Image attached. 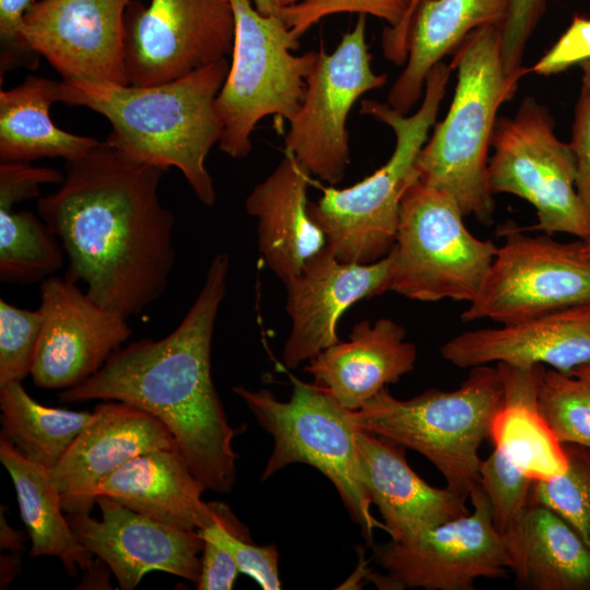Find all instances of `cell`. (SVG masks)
<instances>
[{
    "instance_id": "cell-1",
    "label": "cell",
    "mask_w": 590,
    "mask_h": 590,
    "mask_svg": "<svg viewBox=\"0 0 590 590\" xmlns=\"http://www.w3.org/2000/svg\"><path fill=\"white\" fill-rule=\"evenodd\" d=\"M166 172L104 141L66 161L58 189L37 199L68 257L66 278L127 318L165 293L174 269L175 217L158 197Z\"/></svg>"
},
{
    "instance_id": "cell-2",
    "label": "cell",
    "mask_w": 590,
    "mask_h": 590,
    "mask_svg": "<svg viewBox=\"0 0 590 590\" xmlns=\"http://www.w3.org/2000/svg\"><path fill=\"white\" fill-rule=\"evenodd\" d=\"M229 257L212 259L181 322L166 337L117 350L92 377L61 391L62 402L114 400L158 420L205 489L228 493L236 480L235 430L211 375V344L225 297Z\"/></svg>"
},
{
    "instance_id": "cell-3",
    "label": "cell",
    "mask_w": 590,
    "mask_h": 590,
    "mask_svg": "<svg viewBox=\"0 0 590 590\" xmlns=\"http://www.w3.org/2000/svg\"><path fill=\"white\" fill-rule=\"evenodd\" d=\"M228 70L227 58H222L156 85L60 81L58 102L104 116L111 126L106 143L139 162L165 170L176 167L196 197L212 206L216 192L205 161L221 139L214 101Z\"/></svg>"
},
{
    "instance_id": "cell-4",
    "label": "cell",
    "mask_w": 590,
    "mask_h": 590,
    "mask_svg": "<svg viewBox=\"0 0 590 590\" xmlns=\"http://www.w3.org/2000/svg\"><path fill=\"white\" fill-rule=\"evenodd\" d=\"M499 25L472 31L453 52L455 95L442 121L422 148L415 170L425 185L449 194L464 216L493 223L495 203L487 181L488 150L499 107L512 98L519 80L507 75Z\"/></svg>"
},
{
    "instance_id": "cell-5",
    "label": "cell",
    "mask_w": 590,
    "mask_h": 590,
    "mask_svg": "<svg viewBox=\"0 0 590 590\" xmlns=\"http://www.w3.org/2000/svg\"><path fill=\"white\" fill-rule=\"evenodd\" d=\"M450 64L437 63L427 74L418 109L401 114L387 103L363 99L359 113L389 126L396 135L390 158L357 184L324 187L308 203L311 220L324 234L326 247L343 262L373 263L394 246L401 200L417 179L415 163L434 126L451 74Z\"/></svg>"
},
{
    "instance_id": "cell-6",
    "label": "cell",
    "mask_w": 590,
    "mask_h": 590,
    "mask_svg": "<svg viewBox=\"0 0 590 590\" xmlns=\"http://www.w3.org/2000/svg\"><path fill=\"white\" fill-rule=\"evenodd\" d=\"M503 394L499 367L482 365L471 368L451 391L433 388L401 400L386 387L354 411V420L361 429L425 457L441 473L446 486L469 498L479 484V450L488 438Z\"/></svg>"
},
{
    "instance_id": "cell-7",
    "label": "cell",
    "mask_w": 590,
    "mask_h": 590,
    "mask_svg": "<svg viewBox=\"0 0 590 590\" xmlns=\"http://www.w3.org/2000/svg\"><path fill=\"white\" fill-rule=\"evenodd\" d=\"M291 380L293 389L287 401L279 400L268 389L233 388L274 441L261 480L293 463L316 468L332 482L367 545L373 546L374 531L387 532V528L370 511L357 442L361 428L354 411L316 382L293 376Z\"/></svg>"
},
{
    "instance_id": "cell-8",
    "label": "cell",
    "mask_w": 590,
    "mask_h": 590,
    "mask_svg": "<svg viewBox=\"0 0 590 590\" xmlns=\"http://www.w3.org/2000/svg\"><path fill=\"white\" fill-rule=\"evenodd\" d=\"M235 15L232 63L214 101L222 126L219 148L234 158L252 150L251 134L269 115L290 120L306 93L318 50L296 56L299 42L280 15L259 13L251 0H231Z\"/></svg>"
},
{
    "instance_id": "cell-9",
    "label": "cell",
    "mask_w": 590,
    "mask_h": 590,
    "mask_svg": "<svg viewBox=\"0 0 590 590\" xmlns=\"http://www.w3.org/2000/svg\"><path fill=\"white\" fill-rule=\"evenodd\" d=\"M446 192L418 179L401 200L388 292L420 302H472L497 252L473 236Z\"/></svg>"
},
{
    "instance_id": "cell-10",
    "label": "cell",
    "mask_w": 590,
    "mask_h": 590,
    "mask_svg": "<svg viewBox=\"0 0 590 590\" xmlns=\"http://www.w3.org/2000/svg\"><path fill=\"white\" fill-rule=\"evenodd\" d=\"M554 127L550 110L531 96L521 101L514 116L497 117L488 187L493 194L510 193L533 205L538 222L529 229L586 239L590 217L575 187L576 158Z\"/></svg>"
},
{
    "instance_id": "cell-11",
    "label": "cell",
    "mask_w": 590,
    "mask_h": 590,
    "mask_svg": "<svg viewBox=\"0 0 590 590\" xmlns=\"http://www.w3.org/2000/svg\"><path fill=\"white\" fill-rule=\"evenodd\" d=\"M505 240L461 320L515 323L574 305L590 303V258L581 239L560 243L531 236L514 223L503 226Z\"/></svg>"
},
{
    "instance_id": "cell-12",
    "label": "cell",
    "mask_w": 590,
    "mask_h": 590,
    "mask_svg": "<svg viewBox=\"0 0 590 590\" xmlns=\"http://www.w3.org/2000/svg\"><path fill=\"white\" fill-rule=\"evenodd\" d=\"M472 509L411 539L373 545L384 573L365 576L381 590H473L477 579L508 575L503 535L493 523L488 498L480 484L469 494Z\"/></svg>"
},
{
    "instance_id": "cell-13",
    "label": "cell",
    "mask_w": 590,
    "mask_h": 590,
    "mask_svg": "<svg viewBox=\"0 0 590 590\" xmlns=\"http://www.w3.org/2000/svg\"><path fill=\"white\" fill-rule=\"evenodd\" d=\"M366 43V15L317 60L306 76V93L299 109L288 120L284 152L292 154L309 174L330 185L344 177L350 164L346 121L356 101L387 82L386 73H375Z\"/></svg>"
},
{
    "instance_id": "cell-14",
    "label": "cell",
    "mask_w": 590,
    "mask_h": 590,
    "mask_svg": "<svg viewBox=\"0 0 590 590\" xmlns=\"http://www.w3.org/2000/svg\"><path fill=\"white\" fill-rule=\"evenodd\" d=\"M231 0L130 1L125 15L128 83L148 86L184 78L233 51Z\"/></svg>"
},
{
    "instance_id": "cell-15",
    "label": "cell",
    "mask_w": 590,
    "mask_h": 590,
    "mask_svg": "<svg viewBox=\"0 0 590 590\" xmlns=\"http://www.w3.org/2000/svg\"><path fill=\"white\" fill-rule=\"evenodd\" d=\"M40 335L31 369L37 387L69 389L95 375L132 334L128 318L79 288L49 276L40 282Z\"/></svg>"
},
{
    "instance_id": "cell-16",
    "label": "cell",
    "mask_w": 590,
    "mask_h": 590,
    "mask_svg": "<svg viewBox=\"0 0 590 590\" xmlns=\"http://www.w3.org/2000/svg\"><path fill=\"white\" fill-rule=\"evenodd\" d=\"M131 0H39L22 36L67 83L126 85L125 15Z\"/></svg>"
},
{
    "instance_id": "cell-17",
    "label": "cell",
    "mask_w": 590,
    "mask_h": 590,
    "mask_svg": "<svg viewBox=\"0 0 590 590\" xmlns=\"http://www.w3.org/2000/svg\"><path fill=\"white\" fill-rule=\"evenodd\" d=\"M95 503L101 520L87 512L67 518L81 543L109 567L121 589H134L153 570L198 581L203 539L197 530L167 524L106 495H97Z\"/></svg>"
},
{
    "instance_id": "cell-18",
    "label": "cell",
    "mask_w": 590,
    "mask_h": 590,
    "mask_svg": "<svg viewBox=\"0 0 590 590\" xmlns=\"http://www.w3.org/2000/svg\"><path fill=\"white\" fill-rule=\"evenodd\" d=\"M391 257L373 263L339 260L324 247L286 281L291 331L282 358L290 369L338 343L341 316L356 302L388 292Z\"/></svg>"
},
{
    "instance_id": "cell-19",
    "label": "cell",
    "mask_w": 590,
    "mask_h": 590,
    "mask_svg": "<svg viewBox=\"0 0 590 590\" xmlns=\"http://www.w3.org/2000/svg\"><path fill=\"white\" fill-rule=\"evenodd\" d=\"M177 446L151 414L114 400L97 404L83 430L50 470L68 514H90L98 484L137 456Z\"/></svg>"
},
{
    "instance_id": "cell-20",
    "label": "cell",
    "mask_w": 590,
    "mask_h": 590,
    "mask_svg": "<svg viewBox=\"0 0 590 590\" xmlns=\"http://www.w3.org/2000/svg\"><path fill=\"white\" fill-rule=\"evenodd\" d=\"M440 355L459 368L503 363L543 365L567 373L590 362V303L497 328L465 331L447 341Z\"/></svg>"
},
{
    "instance_id": "cell-21",
    "label": "cell",
    "mask_w": 590,
    "mask_h": 590,
    "mask_svg": "<svg viewBox=\"0 0 590 590\" xmlns=\"http://www.w3.org/2000/svg\"><path fill=\"white\" fill-rule=\"evenodd\" d=\"M357 442L367 492L391 540L411 539L470 511L465 495L420 477L408 463L403 446L363 429Z\"/></svg>"
},
{
    "instance_id": "cell-22",
    "label": "cell",
    "mask_w": 590,
    "mask_h": 590,
    "mask_svg": "<svg viewBox=\"0 0 590 590\" xmlns=\"http://www.w3.org/2000/svg\"><path fill=\"white\" fill-rule=\"evenodd\" d=\"M405 335V329L391 319L363 320L347 341L323 350L305 370L343 406L356 411L414 368L416 346Z\"/></svg>"
},
{
    "instance_id": "cell-23",
    "label": "cell",
    "mask_w": 590,
    "mask_h": 590,
    "mask_svg": "<svg viewBox=\"0 0 590 590\" xmlns=\"http://www.w3.org/2000/svg\"><path fill=\"white\" fill-rule=\"evenodd\" d=\"M309 181L310 175L284 152L275 169L246 199L248 214L257 219L259 251L283 283L327 245L323 232L308 213Z\"/></svg>"
},
{
    "instance_id": "cell-24",
    "label": "cell",
    "mask_w": 590,
    "mask_h": 590,
    "mask_svg": "<svg viewBox=\"0 0 590 590\" xmlns=\"http://www.w3.org/2000/svg\"><path fill=\"white\" fill-rule=\"evenodd\" d=\"M206 491L177 446L137 456L103 480L97 495L109 496L130 509L185 530H201L215 518Z\"/></svg>"
},
{
    "instance_id": "cell-25",
    "label": "cell",
    "mask_w": 590,
    "mask_h": 590,
    "mask_svg": "<svg viewBox=\"0 0 590 590\" xmlns=\"http://www.w3.org/2000/svg\"><path fill=\"white\" fill-rule=\"evenodd\" d=\"M503 539L518 588L590 590V550L548 506L530 502Z\"/></svg>"
},
{
    "instance_id": "cell-26",
    "label": "cell",
    "mask_w": 590,
    "mask_h": 590,
    "mask_svg": "<svg viewBox=\"0 0 590 590\" xmlns=\"http://www.w3.org/2000/svg\"><path fill=\"white\" fill-rule=\"evenodd\" d=\"M510 0H423L409 23L408 59L387 104L408 114L424 93L428 72L474 30L503 26Z\"/></svg>"
},
{
    "instance_id": "cell-27",
    "label": "cell",
    "mask_w": 590,
    "mask_h": 590,
    "mask_svg": "<svg viewBox=\"0 0 590 590\" xmlns=\"http://www.w3.org/2000/svg\"><path fill=\"white\" fill-rule=\"evenodd\" d=\"M496 365L502 373L504 394L489 426L488 439L494 448L533 482L564 473L567 457L563 444L538 408V379L542 365Z\"/></svg>"
},
{
    "instance_id": "cell-28",
    "label": "cell",
    "mask_w": 590,
    "mask_h": 590,
    "mask_svg": "<svg viewBox=\"0 0 590 590\" xmlns=\"http://www.w3.org/2000/svg\"><path fill=\"white\" fill-rule=\"evenodd\" d=\"M60 82L28 75L19 85L0 92V162L60 157L75 160L99 142L57 127L50 106L58 102Z\"/></svg>"
},
{
    "instance_id": "cell-29",
    "label": "cell",
    "mask_w": 590,
    "mask_h": 590,
    "mask_svg": "<svg viewBox=\"0 0 590 590\" xmlns=\"http://www.w3.org/2000/svg\"><path fill=\"white\" fill-rule=\"evenodd\" d=\"M0 460L15 487L21 518L30 533V557L56 556L70 575L93 567V554L63 515L50 470L25 458L0 438Z\"/></svg>"
},
{
    "instance_id": "cell-30",
    "label": "cell",
    "mask_w": 590,
    "mask_h": 590,
    "mask_svg": "<svg viewBox=\"0 0 590 590\" xmlns=\"http://www.w3.org/2000/svg\"><path fill=\"white\" fill-rule=\"evenodd\" d=\"M1 438L31 461L52 470L91 420L92 412L49 408L22 381L0 387Z\"/></svg>"
},
{
    "instance_id": "cell-31",
    "label": "cell",
    "mask_w": 590,
    "mask_h": 590,
    "mask_svg": "<svg viewBox=\"0 0 590 590\" xmlns=\"http://www.w3.org/2000/svg\"><path fill=\"white\" fill-rule=\"evenodd\" d=\"M63 267V248L38 215L0 205V280L33 284Z\"/></svg>"
},
{
    "instance_id": "cell-32",
    "label": "cell",
    "mask_w": 590,
    "mask_h": 590,
    "mask_svg": "<svg viewBox=\"0 0 590 590\" xmlns=\"http://www.w3.org/2000/svg\"><path fill=\"white\" fill-rule=\"evenodd\" d=\"M538 408L562 444L590 448V362L567 373L542 365Z\"/></svg>"
},
{
    "instance_id": "cell-33",
    "label": "cell",
    "mask_w": 590,
    "mask_h": 590,
    "mask_svg": "<svg viewBox=\"0 0 590 590\" xmlns=\"http://www.w3.org/2000/svg\"><path fill=\"white\" fill-rule=\"evenodd\" d=\"M567 469L546 481H534L530 502L541 503L560 515L590 550V448L563 444Z\"/></svg>"
},
{
    "instance_id": "cell-34",
    "label": "cell",
    "mask_w": 590,
    "mask_h": 590,
    "mask_svg": "<svg viewBox=\"0 0 590 590\" xmlns=\"http://www.w3.org/2000/svg\"><path fill=\"white\" fill-rule=\"evenodd\" d=\"M214 521L198 530L224 545L233 555L240 573L256 580L263 590H280L279 552L274 543L257 545L249 529L235 516L229 506L211 502Z\"/></svg>"
},
{
    "instance_id": "cell-35",
    "label": "cell",
    "mask_w": 590,
    "mask_h": 590,
    "mask_svg": "<svg viewBox=\"0 0 590 590\" xmlns=\"http://www.w3.org/2000/svg\"><path fill=\"white\" fill-rule=\"evenodd\" d=\"M479 484L488 498L494 527L503 535L528 507L533 481L494 448L481 460Z\"/></svg>"
},
{
    "instance_id": "cell-36",
    "label": "cell",
    "mask_w": 590,
    "mask_h": 590,
    "mask_svg": "<svg viewBox=\"0 0 590 590\" xmlns=\"http://www.w3.org/2000/svg\"><path fill=\"white\" fill-rule=\"evenodd\" d=\"M40 329L38 309L19 308L0 299V387L31 375Z\"/></svg>"
},
{
    "instance_id": "cell-37",
    "label": "cell",
    "mask_w": 590,
    "mask_h": 590,
    "mask_svg": "<svg viewBox=\"0 0 590 590\" xmlns=\"http://www.w3.org/2000/svg\"><path fill=\"white\" fill-rule=\"evenodd\" d=\"M279 15L291 34L299 39L326 16L338 13L373 15L398 25L406 15L411 0H278Z\"/></svg>"
},
{
    "instance_id": "cell-38",
    "label": "cell",
    "mask_w": 590,
    "mask_h": 590,
    "mask_svg": "<svg viewBox=\"0 0 590 590\" xmlns=\"http://www.w3.org/2000/svg\"><path fill=\"white\" fill-rule=\"evenodd\" d=\"M547 0H510L500 31L504 71L512 75L526 70L522 60L527 44L545 12Z\"/></svg>"
},
{
    "instance_id": "cell-39",
    "label": "cell",
    "mask_w": 590,
    "mask_h": 590,
    "mask_svg": "<svg viewBox=\"0 0 590 590\" xmlns=\"http://www.w3.org/2000/svg\"><path fill=\"white\" fill-rule=\"evenodd\" d=\"M36 0H0V76L17 68L34 70L40 56L22 36L23 16Z\"/></svg>"
},
{
    "instance_id": "cell-40",
    "label": "cell",
    "mask_w": 590,
    "mask_h": 590,
    "mask_svg": "<svg viewBox=\"0 0 590 590\" xmlns=\"http://www.w3.org/2000/svg\"><path fill=\"white\" fill-rule=\"evenodd\" d=\"M588 60H590V19L576 14L552 48L529 69L530 72L547 76Z\"/></svg>"
},
{
    "instance_id": "cell-41",
    "label": "cell",
    "mask_w": 590,
    "mask_h": 590,
    "mask_svg": "<svg viewBox=\"0 0 590 590\" xmlns=\"http://www.w3.org/2000/svg\"><path fill=\"white\" fill-rule=\"evenodd\" d=\"M63 174L49 167H37L26 162L0 163V205L14 206L37 198L40 186L61 184Z\"/></svg>"
},
{
    "instance_id": "cell-42",
    "label": "cell",
    "mask_w": 590,
    "mask_h": 590,
    "mask_svg": "<svg viewBox=\"0 0 590 590\" xmlns=\"http://www.w3.org/2000/svg\"><path fill=\"white\" fill-rule=\"evenodd\" d=\"M569 145L576 158V191L590 217V84L583 82L576 103Z\"/></svg>"
},
{
    "instance_id": "cell-43",
    "label": "cell",
    "mask_w": 590,
    "mask_h": 590,
    "mask_svg": "<svg viewBox=\"0 0 590 590\" xmlns=\"http://www.w3.org/2000/svg\"><path fill=\"white\" fill-rule=\"evenodd\" d=\"M203 548L198 581L199 590H231L240 573L229 551L216 540L201 535Z\"/></svg>"
},
{
    "instance_id": "cell-44",
    "label": "cell",
    "mask_w": 590,
    "mask_h": 590,
    "mask_svg": "<svg viewBox=\"0 0 590 590\" xmlns=\"http://www.w3.org/2000/svg\"><path fill=\"white\" fill-rule=\"evenodd\" d=\"M423 0H411L404 19L396 26H386L381 35V47L385 58L397 66L405 63L408 58L409 23Z\"/></svg>"
},
{
    "instance_id": "cell-45",
    "label": "cell",
    "mask_w": 590,
    "mask_h": 590,
    "mask_svg": "<svg viewBox=\"0 0 590 590\" xmlns=\"http://www.w3.org/2000/svg\"><path fill=\"white\" fill-rule=\"evenodd\" d=\"M23 540L20 532L9 527L3 515L1 516V548L19 551L22 547Z\"/></svg>"
},
{
    "instance_id": "cell-46",
    "label": "cell",
    "mask_w": 590,
    "mask_h": 590,
    "mask_svg": "<svg viewBox=\"0 0 590 590\" xmlns=\"http://www.w3.org/2000/svg\"><path fill=\"white\" fill-rule=\"evenodd\" d=\"M255 3L256 10L262 15H279V3L278 0H252Z\"/></svg>"
},
{
    "instance_id": "cell-47",
    "label": "cell",
    "mask_w": 590,
    "mask_h": 590,
    "mask_svg": "<svg viewBox=\"0 0 590 590\" xmlns=\"http://www.w3.org/2000/svg\"><path fill=\"white\" fill-rule=\"evenodd\" d=\"M580 68L582 70V82L590 84V60L582 62Z\"/></svg>"
},
{
    "instance_id": "cell-48",
    "label": "cell",
    "mask_w": 590,
    "mask_h": 590,
    "mask_svg": "<svg viewBox=\"0 0 590 590\" xmlns=\"http://www.w3.org/2000/svg\"><path fill=\"white\" fill-rule=\"evenodd\" d=\"M582 241V250L590 258V237L586 239H581Z\"/></svg>"
}]
</instances>
